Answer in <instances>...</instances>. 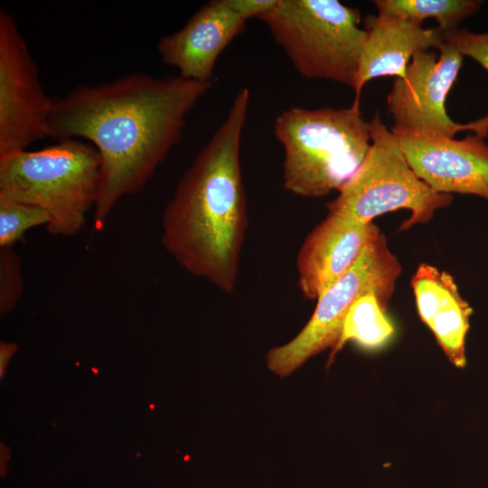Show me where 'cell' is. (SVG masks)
<instances>
[{"label":"cell","instance_id":"obj_1","mask_svg":"<svg viewBox=\"0 0 488 488\" xmlns=\"http://www.w3.org/2000/svg\"><path fill=\"white\" fill-rule=\"evenodd\" d=\"M211 82L142 72L95 86L80 85L53 100L48 136L80 137L101 158L94 207L100 230L117 202L141 192L179 142L187 115Z\"/></svg>","mask_w":488,"mask_h":488},{"label":"cell","instance_id":"obj_2","mask_svg":"<svg viewBox=\"0 0 488 488\" xmlns=\"http://www.w3.org/2000/svg\"><path fill=\"white\" fill-rule=\"evenodd\" d=\"M250 93L228 115L178 182L162 220V243L190 274L231 294L248 228L240 143Z\"/></svg>","mask_w":488,"mask_h":488},{"label":"cell","instance_id":"obj_3","mask_svg":"<svg viewBox=\"0 0 488 488\" xmlns=\"http://www.w3.org/2000/svg\"><path fill=\"white\" fill-rule=\"evenodd\" d=\"M284 149L283 185L303 197L339 190L355 173L371 144L360 104L346 108L293 107L274 122Z\"/></svg>","mask_w":488,"mask_h":488},{"label":"cell","instance_id":"obj_4","mask_svg":"<svg viewBox=\"0 0 488 488\" xmlns=\"http://www.w3.org/2000/svg\"><path fill=\"white\" fill-rule=\"evenodd\" d=\"M100 168L98 149L75 138L37 151L0 154V197L43 210L49 233L71 237L95 207Z\"/></svg>","mask_w":488,"mask_h":488},{"label":"cell","instance_id":"obj_5","mask_svg":"<svg viewBox=\"0 0 488 488\" xmlns=\"http://www.w3.org/2000/svg\"><path fill=\"white\" fill-rule=\"evenodd\" d=\"M258 19L302 76L352 88L367 35L358 9L337 0H277Z\"/></svg>","mask_w":488,"mask_h":488},{"label":"cell","instance_id":"obj_6","mask_svg":"<svg viewBox=\"0 0 488 488\" xmlns=\"http://www.w3.org/2000/svg\"><path fill=\"white\" fill-rule=\"evenodd\" d=\"M370 130L371 144L365 158L340 187L338 196L326 204L328 211L371 223L378 216L405 209L411 213L399 227L405 230L428 222L437 210L450 205L451 194L435 192L417 176L378 111Z\"/></svg>","mask_w":488,"mask_h":488},{"label":"cell","instance_id":"obj_7","mask_svg":"<svg viewBox=\"0 0 488 488\" xmlns=\"http://www.w3.org/2000/svg\"><path fill=\"white\" fill-rule=\"evenodd\" d=\"M402 267L380 232L368 243L352 267L317 299L313 315L289 343L271 349L268 369L280 377L339 343L345 317L363 295L374 293L387 310ZM332 350V351H333Z\"/></svg>","mask_w":488,"mask_h":488},{"label":"cell","instance_id":"obj_8","mask_svg":"<svg viewBox=\"0 0 488 488\" xmlns=\"http://www.w3.org/2000/svg\"><path fill=\"white\" fill-rule=\"evenodd\" d=\"M434 52H417L405 77L397 78L387 98V110L394 127L431 130L454 137L457 132L472 131L488 136V114L467 123H457L447 114L446 100L456 80L464 56L447 42Z\"/></svg>","mask_w":488,"mask_h":488},{"label":"cell","instance_id":"obj_9","mask_svg":"<svg viewBox=\"0 0 488 488\" xmlns=\"http://www.w3.org/2000/svg\"><path fill=\"white\" fill-rule=\"evenodd\" d=\"M52 103L14 18L1 9L0 154L27 150L48 136Z\"/></svg>","mask_w":488,"mask_h":488},{"label":"cell","instance_id":"obj_10","mask_svg":"<svg viewBox=\"0 0 488 488\" xmlns=\"http://www.w3.org/2000/svg\"><path fill=\"white\" fill-rule=\"evenodd\" d=\"M417 176L439 193L488 201V144L483 136L455 139L425 129L391 127Z\"/></svg>","mask_w":488,"mask_h":488},{"label":"cell","instance_id":"obj_11","mask_svg":"<svg viewBox=\"0 0 488 488\" xmlns=\"http://www.w3.org/2000/svg\"><path fill=\"white\" fill-rule=\"evenodd\" d=\"M380 233L373 222L362 223L345 214L328 211L307 235L297 254V285L305 297L317 300Z\"/></svg>","mask_w":488,"mask_h":488},{"label":"cell","instance_id":"obj_12","mask_svg":"<svg viewBox=\"0 0 488 488\" xmlns=\"http://www.w3.org/2000/svg\"><path fill=\"white\" fill-rule=\"evenodd\" d=\"M246 23L225 0L208 1L180 30L160 39L162 62L178 69L183 79L211 82L219 56Z\"/></svg>","mask_w":488,"mask_h":488},{"label":"cell","instance_id":"obj_13","mask_svg":"<svg viewBox=\"0 0 488 488\" xmlns=\"http://www.w3.org/2000/svg\"><path fill=\"white\" fill-rule=\"evenodd\" d=\"M367 33L352 89L353 103L360 104L364 85L379 77L403 78L413 56L429 48H438L444 32L424 28L422 23L390 14L369 15L364 19Z\"/></svg>","mask_w":488,"mask_h":488},{"label":"cell","instance_id":"obj_14","mask_svg":"<svg viewBox=\"0 0 488 488\" xmlns=\"http://www.w3.org/2000/svg\"><path fill=\"white\" fill-rule=\"evenodd\" d=\"M411 286L421 320L433 332L448 360L455 367L465 368V336L473 309L461 296L454 277L422 263L411 277Z\"/></svg>","mask_w":488,"mask_h":488},{"label":"cell","instance_id":"obj_15","mask_svg":"<svg viewBox=\"0 0 488 488\" xmlns=\"http://www.w3.org/2000/svg\"><path fill=\"white\" fill-rule=\"evenodd\" d=\"M385 312L374 293L361 296L345 317L339 343L332 351L328 364L349 341H353L366 349L383 346L395 331Z\"/></svg>","mask_w":488,"mask_h":488},{"label":"cell","instance_id":"obj_16","mask_svg":"<svg viewBox=\"0 0 488 488\" xmlns=\"http://www.w3.org/2000/svg\"><path fill=\"white\" fill-rule=\"evenodd\" d=\"M378 14L396 15L422 23L435 19L444 33L457 29L466 17L475 14L482 2L475 0H376Z\"/></svg>","mask_w":488,"mask_h":488},{"label":"cell","instance_id":"obj_17","mask_svg":"<svg viewBox=\"0 0 488 488\" xmlns=\"http://www.w3.org/2000/svg\"><path fill=\"white\" fill-rule=\"evenodd\" d=\"M42 209L0 197V249L11 248L23 239L24 233L49 223Z\"/></svg>","mask_w":488,"mask_h":488},{"label":"cell","instance_id":"obj_18","mask_svg":"<svg viewBox=\"0 0 488 488\" xmlns=\"http://www.w3.org/2000/svg\"><path fill=\"white\" fill-rule=\"evenodd\" d=\"M23 290V278L19 257L11 248L0 249V310L5 314L12 310Z\"/></svg>","mask_w":488,"mask_h":488},{"label":"cell","instance_id":"obj_19","mask_svg":"<svg viewBox=\"0 0 488 488\" xmlns=\"http://www.w3.org/2000/svg\"><path fill=\"white\" fill-rule=\"evenodd\" d=\"M444 36L463 56L472 58L488 71V32L455 29L444 33Z\"/></svg>","mask_w":488,"mask_h":488},{"label":"cell","instance_id":"obj_20","mask_svg":"<svg viewBox=\"0 0 488 488\" xmlns=\"http://www.w3.org/2000/svg\"><path fill=\"white\" fill-rule=\"evenodd\" d=\"M226 4L246 22L258 18L271 9L277 0H225Z\"/></svg>","mask_w":488,"mask_h":488},{"label":"cell","instance_id":"obj_21","mask_svg":"<svg viewBox=\"0 0 488 488\" xmlns=\"http://www.w3.org/2000/svg\"><path fill=\"white\" fill-rule=\"evenodd\" d=\"M16 349H17V345L15 343H1V345H0L1 378L3 377V373H5V370L8 361L10 360L11 356L15 352Z\"/></svg>","mask_w":488,"mask_h":488}]
</instances>
